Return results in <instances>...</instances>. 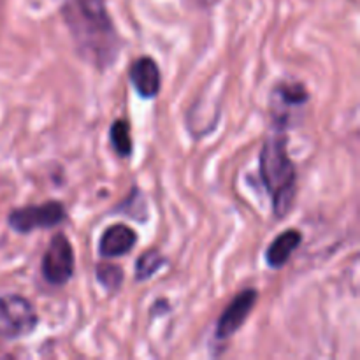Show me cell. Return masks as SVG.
Wrapping results in <instances>:
<instances>
[{
  "label": "cell",
  "mask_w": 360,
  "mask_h": 360,
  "mask_svg": "<svg viewBox=\"0 0 360 360\" xmlns=\"http://www.w3.org/2000/svg\"><path fill=\"white\" fill-rule=\"evenodd\" d=\"M257 299H259V292L253 290V288H246L232 299V302L225 308V311L218 319L217 327H214L217 340H229L245 326V322L255 308Z\"/></svg>",
  "instance_id": "obj_6"
},
{
  "label": "cell",
  "mask_w": 360,
  "mask_h": 360,
  "mask_svg": "<svg viewBox=\"0 0 360 360\" xmlns=\"http://www.w3.org/2000/svg\"><path fill=\"white\" fill-rule=\"evenodd\" d=\"M109 137L120 157L127 158L132 155V137H130V125L127 120H116L109 130Z\"/></svg>",
  "instance_id": "obj_11"
},
{
  "label": "cell",
  "mask_w": 360,
  "mask_h": 360,
  "mask_svg": "<svg viewBox=\"0 0 360 360\" xmlns=\"http://www.w3.org/2000/svg\"><path fill=\"white\" fill-rule=\"evenodd\" d=\"M65 207L58 200L37 204V206H25L13 210L7 217V224L13 231L20 234H30L34 231L53 229L65 221Z\"/></svg>",
  "instance_id": "obj_4"
},
{
  "label": "cell",
  "mask_w": 360,
  "mask_h": 360,
  "mask_svg": "<svg viewBox=\"0 0 360 360\" xmlns=\"http://www.w3.org/2000/svg\"><path fill=\"white\" fill-rule=\"evenodd\" d=\"M274 129L285 130L290 122L288 109H301L308 101V91L301 83H280L273 91Z\"/></svg>",
  "instance_id": "obj_7"
},
{
  "label": "cell",
  "mask_w": 360,
  "mask_h": 360,
  "mask_svg": "<svg viewBox=\"0 0 360 360\" xmlns=\"http://www.w3.org/2000/svg\"><path fill=\"white\" fill-rule=\"evenodd\" d=\"M288 139L283 130L276 129L260 150V176L264 188L273 202L274 217L285 218L290 213L295 200L297 172L287 151Z\"/></svg>",
  "instance_id": "obj_2"
},
{
  "label": "cell",
  "mask_w": 360,
  "mask_h": 360,
  "mask_svg": "<svg viewBox=\"0 0 360 360\" xmlns=\"http://www.w3.org/2000/svg\"><path fill=\"white\" fill-rule=\"evenodd\" d=\"M37 323V311L27 297L18 294L0 295V338L18 340L28 336Z\"/></svg>",
  "instance_id": "obj_3"
},
{
  "label": "cell",
  "mask_w": 360,
  "mask_h": 360,
  "mask_svg": "<svg viewBox=\"0 0 360 360\" xmlns=\"http://www.w3.org/2000/svg\"><path fill=\"white\" fill-rule=\"evenodd\" d=\"M137 234L125 224H115L108 227L98 243V253L102 259H118L127 255L136 246Z\"/></svg>",
  "instance_id": "obj_9"
},
{
  "label": "cell",
  "mask_w": 360,
  "mask_h": 360,
  "mask_svg": "<svg viewBox=\"0 0 360 360\" xmlns=\"http://www.w3.org/2000/svg\"><path fill=\"white\" fill-rule=\"evenodd\" d=\"M62 16L72 35L74 48L84 62L98 70L109 69L116 62L122 39L104 0H67Z\"/></svg>",
  "instance_id": "obj_1"
},
{
  "label": "cell",
  "mask_w": 360,
  "mask_h": 360,
  "mask_svg": "<svg viewBox=\"0 0 360 360\" xmlns=\"http://www.w3.org/2000/svg\"><path fill=\"white\" fill-rule=\"evenodd\" d=\"M165 264V257L164 253L160 252L158 248H151L148 252H144L143 255L137 259L136 264V280L137 281H144L148 278L153 276L158 269Z\"/></svg>",
  "instance_id": "obj_12"
},
{
  "label": "cell",
  "mask_w": 360,
  "mask_h": 360,
  "mask_svg": "<svg viewBox=\"0 0 360 360\" xmlns=\"http://www.w3.org/2000/svg\"><path fill=\"white\" fill-rule=\"evenodd\" d=\"M302 243V234L295 229H288V231L281 232L266 250V262L267 266L273 269H280L285 264L290 260L295 250Z\"/></svg>",
  "instance_id": "obj_10"
},
{
  "label": "cell",
  "mask_w": 360,
  "mask_h": 360,
  "mask_svg": "<svg viewBox=\"0 0 360 360\" xmlns=\"http://www.w3.org/2000/svg\"><path fill=\"white\" fill-rule=\"evenodd\" d=\"M42 276L53 287L69 283L74 274V250L65 234H56L42 257Z\"/></svg>",
  "instance_id": "obj_5"
},
{
  "label": "cell",
  "mask_w": 360,
  "mask_h": 360,
  "mask_svg": "<svg viewBox=\"0 0 360 360\" xmlns=\"http://www.w3.org/2000/svg\"><path fill=\"white\" fill-rule=\"evenodd\" d=\"M95 274H97V281L109 292L120 290L123 283V271L122 267L111 262H101L95 267Z\"/></svg>",
  "instance_id": "obj_13"
},
{
  "label": "cell",
  "mask_w": 360,
  "mask_h": 360,
  "mask_svg": "<svg viewBox=\"0 0 360 360\" xmlns=\"http://www.w3.org/2000/svg\"><path fill=\"white\" fill-rule=\"evenodd\" d=\"M130 81L143 98L157 97L162 88V76L157 62L151 56H141L130 65Z\"/></svg>",
  "instance_id": "obj_8"
}]
</instances>
